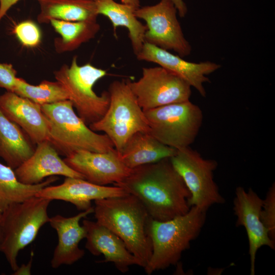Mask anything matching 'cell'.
<instances>
[{
  "instance_id": "31",
  "label": "cell",
  "mask_w": 275,
  "mask_h": 275,
  "mask_svg": "<svg viewBox=\"0 0 275 275\" xmlns=\"http://www.w3.org/2000/svg\"><path fill=\"white\" fill-rule=\"evenodd\" d=\"M176 7L178 14L181 17H184L187 12L186 4L183 0H170Z\"/></svg>"
},
{
  "instance_id": "7",
  "label": "cell",
  "mask_w": 275,
  "mask_h": 275,
  "mask_svg": "<svg viewBox=\"0 0 275 275\" xmlns=\"http://www.w3.org/2000/svg\"><path fill=\"white\" fill-rule=\"evenodd\" d=\"M54 77L64 87L77 115L90 125L100 120L109 104L108 91L97 95L93 90L95 84L107 75L106 70L90 63L79 66L74 56L70 66L63 65L54 72Z\"/></svg>"
},
{
  "instance_id": "25",
  "label": "cell",
  "mask_w": 275,
  "mask_h": 275,
  "mask_svg": "<svg viewBox=\"0 0 275 275\" xmlns=\"http://www.w3.org/2000/svg\"><path fill=\"white\" fill-rule=\"evenodd\" d=\"M49 23L61 37L54 40L56 52L73 51L82 43L94 38L100 26L97 20L68 21L50 20Z\"/></svg>"
},
{
  "instance_id": "12",
  "label": "cell",
  "mask_w": 275,
  "mask_h": 275,
  "mask_svg": "<svg viewBox=\"0 0 275 275\" xmlns=\"http://www.w3.org/2000/svg\"><path fill=\"white\" fill-rule=\"evenodd\" d=\"M263 202V200L251 188L247 191L242 186L236 188L233 201V210L237 217L236 226L244 227L246 232L251 275L255 273V261L258 250L263 246L275 249V241L270 238L268 230L261 221Z\"/></svg>"
},
{
  "instance_id": "14",
  "label": "cell",
  "mask_w": 275,
  "mask_h": 275,
  "mask_svg": "<svg viewBox=\"0 0 275 275\" xmlns=\"http://www.w3.org/2000/svg\"><path fill=\"white\" fill-rule=\"evenodd\" d=\"M138 60L152 62L167 69L196 89L203 97L206 96L204 83L210 82L206 76L221 68V65L210 61L193 63L186 61L179 56L154 45L144 42Z\"/></svg>"
},
{
  "instance_id": "27",
  "label": "cell",
  "mask_w": 275,
  "mask_h": 275,
  "mask_svg": "<svg viewBox=\"0 0 275 275\" xmlns=\"http://www.w3.org/2000/svg\"><path fill=\"white\" fill-rule=\"evenodd\" d=\"M14 33L21 43L26 47H34L40 43V30L32 20H25L18 23L14 28Z\"/></svg>"
},
{
  "instance_id": "11",
  "label": "cell",
  "mask_w": 275,
  "mask_h": 275,
  "mask_svg": "<svg viewBox=\"0 0 275 275\" xmlns=\"http://www.w3.org/2000/svg\"><path fill=\"white\" fill-rule=\"evenodd\" d=\"M177 12L170 0H160L156 5L139 7L134 14L146 22L145 42L173 50L182 58L190 54L191 47L184 37Z\"/></svg>"
},
{
  "instance_id": "16",
  "label": "cell",
  "mask_w": 275,
  "mask_h": 275,
  "mask_svg": "<svg viewBox=\"0 0 275 275\" xmlns=\"http://www.w3.org/2000/svg\"><path fill=\"white\" fill-rule=\"evenodd\" d=\"M92 213H94L93 207L73 216L58 214L50 217L49 223L56 230L58 238L51 260L52 268L72 265L83 257L85 251L79 248V243L86 238L87 232L79 222Z\"/></svg>"
},
{
  "instance_id": "34",
  "label": "cell",
  "mask_w": 275,
  "mask_h": 275,
  "mask_svg": "<svg viewBox=\"0 0 275 275\" xmlns=\"http://www.w3.org/2000/svg\"><path fill=\"white\" fill-rule=\"evenodd\" d=\"M2 229H1V226L0 223V245L2 241Z\"/></svg>"
},
{
  "instance_id": "28",
  "label": "cell",
  "mask_w": 275,
  "mask_h": 275,
  "mask_svg": "<svg viewBox=\"0 0 275 275\" xmlns=\"http://www.w3.org/2000/svg\"><path fill=\"white\" fill-rule=\"evenodd\" d=\"M261 221L268 230L270 238L275 241V184L269 188L260 211Z\"/></svg>"
},
{
  "instance_id": "29",
  "label": "cell",
  "mask_w": 275,
  "mask_h": 275,
  "mask_svg": "<svg viewBox=\"0 0 275 275\" xmlns=\"http://www.w3.org/2000/svg\"><path fill=\"white\" fill-rule=\"evenodd\" d=\"M11 64L0 63V88L13 92L18 78Z\"/></svg>"
},
{
  "instance_id": "6",
  "label": "cell",
  "mask_w": 275,
  "mask_h": 275,
  "mask_svg": "<svg viewBox=\"0 0 275 275\" xmlns=\"http://www.w3.org/2000/svg\"><path fill=\"white\" fill-rule=\"evenodd\" d=\"M109 104L104 116L89 127L104 133L119 153L129 138L138 132H150L144 111L139 104L128 80H115L109 86Z\"/></svg>"
},
{
  "instance_id": "24",
  "label": "cell",
  "mask_w": 275,
  "mask_h": 275,
  "mask_svg": "<svg viewBox=\"0 0 275 275\" xmlns=\"http://www.w3.org/2000/svg\"><path fill=\"white\" fill-rule=\"evenodd\" d=\"M58 179L54 176L38 184H24L19 181L14 170L0 162V215L10 205L35 196L39 191Z\"/></svg>"
},
{
  "instance_id": "20",
  "label": "cell",
  "mask_w": 275,
  "mask_h": 275,
  "mask_svg": "<svg viewBox=\"0 0 275 275\" xmlns=\"http://www.w3.org/2000/svg\"><path fill=\"white\" fill-rule=\"evenodd\" d=\"M177 150L160 142L150 133L138 132L126 142L120 157L130 169L174 156Z\"/></svg>"
},
{
  "instance_id": "21",
  "label": "cell",
  "mask_w": 275,
  "mask_h": 275,
  "mask_svg": "<svg viewBox=\"0 0 275 275\" xmlns=\"http://www.w3.org/2000/svg\"><path fill=\"white\" fill-rule=\"evenodd\" d=\"M33 142L25 132L0 108V157L15 170L33 154Z\"/></svg>"
},
{
  "instance_id": "26",
  "label": "cell",
  "mask_w": 275,
  "mask_h": 275,
  "mask_svg": "<svg viewBox=\"0 0 275 275\" xmlns=\"http://www.w3.org/2000/svg\"><path fill=\"white\" fill-rule=\"evenodd\" d=\"M13 92L41 106L68 100L65 90L58 81L44 80L34 86L18 77Z\"/></svg>"
},
{
  "instance_id": "10",
  "label": "cell",
  "mask_w": 275,
  "mask_h": 275,
  "mask_svg": "<svg viewBox=\"0 0 275 275\" xmlns=\"http://www.w3.org/2000/svg\"><path fill=\"white\" fill-rule=\"evenodd\" d=\"M128 82L143 111L189 100L191 94L185 81L159 66L143 68L138 81Z\"/></svg>"
},
{
  "instance_id": "8",
  "label": "cell",
  "mask_w": 275,
  "mask_h": 275,
  "mask_svg": "<svg viewBox=\"0 0 275 275\" xmlns=\"http://www.w3.org/2000/svg\"><path fill=\"white\" fill-rule=\"evenodd\" d=\"M150 133L160 142L179 150L195 141L202 126L201 109L189 100L144 111Z\"/></svg>"
},
{
  "instance_id": "32",
  "label": "cell",
  "mask_w": 275,
  "mask_h": 275,
  "mask_svg": "<svg viewBox=\"0 0 275 275\" xmlns=\"http://www.w3.org/2000/svg\"><path fill=\"white\" fill-rule=\"evenodd\" d=\"M32 264V260L31 259L27 264H23L20 266H18V268L14 271L13 274H31Z\"/></svg>"
},
{
  "instance_id": "2",
  "label": "cell",
  "mask_w": 275,
  "mask_h": 275,
  "mask_svg": "<svg viewBox=\"0 0 275 275\" xmlns=\"http://www.w3.org/2000/svg\"><path fill=\"white\" fill-rule=\"evenodd\" d=\"M94 203L96 222L119 237L144 269L151 257L152 245L148 232L151 217L142 203L130 194Z\"/></svg>"
},
{
  "instance_id": "5",
  "label": "cell",
  "mask_w": 275,
  "mask_h": 275,
  "mask_svg": "<svg viewBox=\"0 0 275 275\" xmlns=\"http://www.w3.org/2000/svg\"><path fill=\"white\" fill-rule=\"evenodd\" d=\"M51 201L37 196L9 206L0 215L2 241L0 251L11 269L18 267L19 252L31 243L40 229L49 223L47 209Z\"/></svg>"
},
{
  "instance_id": "17",
  "label": "cell",
  "mask_w": 275,
  "mask_h": 275,
  "mask_svg": "<svg viewBox=\"0 0 275 275\" xmlns=\"http://www.w3.org/2000/svg\"><path fill=\"white\" fill-rule=\"evenodd\" d=\"M59 155L48 141L37 144L31 157L14 170L17 178L26 184H38L45 178L57 175L85 179Z\"/></svg>"
},
{
  "instance_id": "15",
  "label": "cell",
  "mask_w": 275,
  "mask_h": 275,
  "mask_svg": "<svg viewBox=\"0 0 275 275\" xmlns=\"http://www.w3.org/2000/svg\"><path fill=\"white\" fill-rule=\"evenodd\" d=\"M128 194L118 186H106L92 183L77 178L66 177L59 185L47 186L39 191L36 196L69 202L81 211L91 207V201L104 198L121 197Z\"/></svg>"
},
{
  "instance_id": "30",
  "label": "cell",
  "mask_w": 275,
  "mask_h": 275,
  "mask_svg": "<svg viewBox=\"0 0 275 275\" xmlns=\"http://www.w3.org/2000/svg\"><path fill=\"white\" fill-rule=\"evenodd\" d=\"M19 1L20 0H0V22L9 10Z\"/></svg>"
},
{
  "instance_id": "19",
  "label": "cell",
  "mask_w": 275,
  "mask_h": 275,
  "mask_svg": "<svg viewBox=\"0 0 275 275\" xmlns=\"http://www.w3.org/2000/svg\"><path fill=\"white\" fill-rule=\"evenodd\" d=\"M0 108L25 132L33 143L37 145L48 141V123L41 105L7 91L0 96Z\"/></svg>"
},
{
  "instance_id": "33",
  "label": "cell",
  "mask_w": 275,
  "mask_h": 275,
  "mask_svg": "<svg viewBox=\"0 0 275 275\" xmlns=\"http://www.w3.org/2000/svg\"><path fill=\"white\" fill-rule=\"evenodd\" d=\"M122 3L132 6L135 9L140 7V0H120Z\"/></svg>"
},
{
  "instance_id": "18",
  "label": "cell",
  "mask_w": 275,
  "mask_h": 275,
  "mask_svg": "<svg viewBox=\"0 0 275 275\" xmlns=\"http://www.w3.org/2000/svg\"><path fill=\"white\" fill-rule=\"evenodd\" d=\"M87 239L85 248L94 256L103 255V262L113 263L120 272L126 273L132 265L140 263L116 234L97 222L84 219Z\"/></svg>"
},
{
  "instance_id": "22",
  "label": "cell",
  "mask_w": 275,
  "mask_h": 275,
  "mask_svg": "<svg viewBox=\"0 0 275 275\" xmlns=\"http://www.w3.org/2000/svg\"><path fill=\"white\" fill-rule=\"evenodd\" d=\"M93 1L98 14L105 16L110 20L115 36L118 27H125L128 30L133 52L137 55L145 42L144 35L147 27L135 16L136 9L130 5L118 3L114 0Z\"/></svg>"
},
{
  "instance_id": "9",
  "label": "cell",
  "mask_w": 275,
  "mask_h": 275,
  "mask_svg": "<svg viewBox=\"0 0 275 275\" xmlns=\"http://www.w3.org/2000/svg\"><path fill=\"white\" fill-rule=\"evenodd\" d=\"M170 160L190 193V207L207 211L214 204L225 202L214 180L213 173L218 165L215 160L203 158L189 146L177 150Z\"/></svg>"
},
{
  "instance_id": "13",
  "label": "cell",
  "mask_w": 275,
  "mask_h": 275,
  "mask_svg": "<svg viewBox=\"0 0 275 275\" xmlns=\"http://www.w3.org/2000/svg\"><path fill=\"white\" fill-rule=\"evenodd\" d=\"M63 159L85 180L100 185L119 183L132 170L122 162L115 149L102 153L78 150Z\"/></svg>"
},
{
  "instance_id": "3",
  "label": "cell",
  "mask_w": 275,
  "mask_h": 275,
  "mask_svg": "<svg viewBox=\"0 0 275 275\" xmlns=\"http://www.w3.org/2000/svg\"><path fill=\"white\" fill-rule=\"evenodd\" d=\"M206 212L194 206L186 214L170 220L157 221L150 218L148 232L152 252L144 268L147 274L178 263L182 253L199 235L206 221Z\"/></svg>"
},
{
  "instance_id": "4",
  "label": "cell",
  "mask_w": 275,
  "mask_h": 275,
  "mask_svg": "<svg viewBox=\"0 0 275 275\" xmlns=\"http://www.w3.org/2000/svg\"><path fill=\"white\" fill-rule=\"evenodd\" d=\"M41 109L48 123V141L59 155L66 157L78 150L102 153L115 149L105 134L97 133L88 127L70 100L45 104Z\"/></svg>"
},
{
  "instance_id": "23",
  "label": "cell",
  "mask_w": 275,
  "mask_h": 275,
  "mask_svg": "<svg viewBox=\"0 0 275 275\" xmlns=\"http://www.w3.org/2000/svg\"><path fill=\"white\" fill-rule=\"evenodd\" d=\"M37 20L49 23L51 19L68 21L97 20L98 15L93 0H40Z\"/></svg>"
},
{
  "instance_id": "1",
  "label": "cell",
  "mask_w": 275,
  "mask_h": 275,
  "mask_svg": "<svg viewBox=\"0 0 275 275\" xmlns=\"http://www.w3.org/2000/svg\"><path fill=\"white\" fill-rule=\"evenodd\" d=\"M114 185L135 196L155 221L184 215L191 207L190 193L170 158L134 168L122 181Z\"/></svg>"
}]
</instances>
